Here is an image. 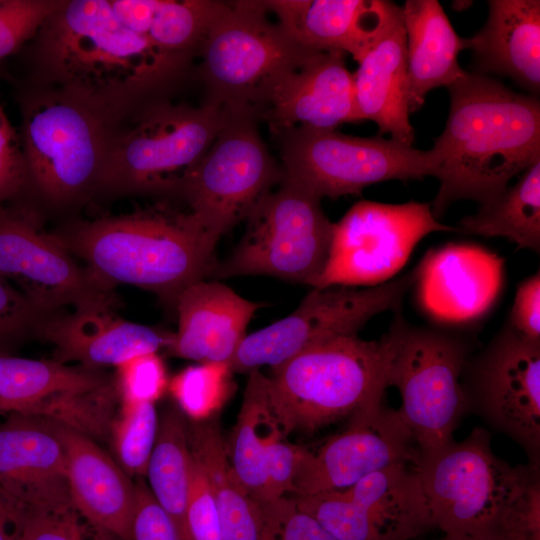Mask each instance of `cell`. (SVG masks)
<instances>
[{
	"label": "cell",
	"instance_id": "6da1fadb",
	"mask_svg": "<svg viewBox=\"0 0 540 540\" xmlns=\"http://www.w3.org/2000/svg\"><path fill=\"white\" fill-rule=\"evenodd\" d=\"M36 83L130 110L190 75L192 59L164 52L125 26L110 0H69L32 39Z\"/></svg>",
	"mask_w": 540,
	"mask_h": 540
},
{
	"label": "cell",
	"instance_id": "7a4b0ae2",
	"mask_svg": "<svg viewBox=\"0 0 540 540\" xmlns=\"http://www.w3.org/2000/svg\"><path fill=\"white\" fill-rule=\"evenodd\" d=\"M450 106L431 150L440 182L436 219L461 199L484 203L540 160V102L493 77L465 71L447 87Z\"/></svg>",
	"mask_w": 540,
	"mask_h": 540
},
{
	"label": "cell",
	"instance_id": "3957f363",
	"mask_svg": "<svg viewBox=\"0 0 540 540\" xmlns=\"http://www.w3.org/2000/svg\"><path fill=\"white\" fill-rule=\"evenodd\" d=\"M55 236L101 285L137 286L174 304L186 287L210 278L220 238L190 209L166 203L77 223Z\"/></svg>",
	"mask_w": 540,
	"mask_h": 540
},
{
	"label": "cell",
	"instance_id": "277c9868",
	"mask_svg": "<svg viewBox=\"0 0 540 540\" xmlns=\"http://www.w3.org/2000/svg\"><path fill=\"white\" fill-rule=\"evenodd\" d=\"M433 527L476 540H540L539 465L512 466L476 427L416 464Z\"/></svg>",
	"mask_w": 540,
	"mask_h": 540
},
{
	"label": "cell",
	"instance_id": "5b68a950",
	"mask_svg": "<svg viewBox=\"0 0 540 540\" xmlns=\"http://www.w3.org/2000/svg\"><path fill=\"white\" fill-rule=\"evenodd\" d=\"M388 372L385 336L367 341L357 334L316 343L272 368L268 396L283 436L380 407Z\"/></svg>",
	"mask_w": 540,
	"mask_h": 540
},
{
	"label": "cell",
	"instance_id": "8992f818",
	"mask_svg": "<svg viewBox=\"0 0 540 540\" xmlns=\"http://www.w3.org/2000/svg\"><path fill=\"white\" fill-rule=\"evenodd\" d=\"M226 107L159 97L139 104L116 123L97 188L126 193L181 194L226 119Z\"/></svg>",
	"mask_w": 540,
	"mask_h": 540
},
{
	"label": "cell",
	"instance_id": "52a82bcc",
	"mask_svg": "<svg viewBox=\"0 0 540 540\" xmlns=\"http://www.w3.org/2000/svg\"><path fill=\"white\" fill-rule=\"evenodd\" d=\"M127 111L67 88L36 83L21 100L19 135L27 184L59 204L97 188L110 135Z\"/></svg>",
	"mask_w": 540,
	"mask_h": 540
},
{
	"label": "cell",
	"instance_id": "ba28073f",
	"mask_svg": "<svg viewBox=\"0 0 540 540\" xmlns=\"http://www.w3.org/2000/svg\"><path fill=\"white\" fill-rule=\"evenodd\" d=\"M268 12L264 1H224L196 69L207 100L253 111L260 120L283 81L318 53L298 45Z\"/></svg>",
	"mask_w": 540,
	"mask_h": 540
},
{
	"label": "cell",
	"instance_id": "9c48e42d",
	"mask_svg": "<svg viewBox=\"0 0 540 540\" xmlns=\"http://www.w3.org/2000/svg\"><path fill=\"white\" fill-rule=\"evenodd\" d=\"M384 336L388 383L400 392L402 418L421 453L442 448L469 409L462 383L468 341L455 331L412 325L399 312Z\"/></svg>",
	"mask_w": 540,
	"mask_h": 540
},
{
	"label": "cell",
	"instance_id": "30bf717a",
	"mask_svg": "<svg viewBox=\"0 0 540 540\" xmlns=\"http://www.w3.org/2000/svg\"><path fill=\"white\" fill-rule=\"evenodd\" d=\"M320 201L283 177L248 215L239 244L216 262L210 277L266 275L314 287L329 258L334 226Z\"/></svg>",
	"mask_w": 540,
	"mask_h": 540
},
{
	"label": "cell",
	"instance_id": "8fae6325",
	"mask_svg": "<svg viewBox=\"0 0 540 540\" xmlns=\"http://www.w3.org/2000/svg\"><path fill=\"white\" fill-rule=\"evenodd\" d=\"M274 134L284 177L320 199L360 194L379 182L437 175L431 149H416L392 138L356 137L302 125Z\"/></svg>",
	"mask_w": 540,
	"mask_h": 540
},
{
	"label": "cell",
	"instance_id": "7c38bea8",
	"mask_svg": "<svg viewBox=\"0 0 540 540\" xmlns=\"http://www.w3.org/2000/svg\"><path fill=\"white\" fill-rule=\"evenodd\" d=\"M226 109L222 128L180 194L219 237L245 221L284 177L259 134V116Z\"/></svg>",
	"mask_w": 540,
	"mask_h": 540
},
{
	"label": "cell",
	"instance_id": "4fadbf2b",
	"mask_svg": "<svg viewBox=\"0 0 540 540\" xmlns=\"http://www.w3.org/2000/svg\"><path fill=\"white\" fill-rule=\"evenodd\" d=\"M415 280L410 272L365 288H313L291 314L246 335L228 364L232 372L275 368L316 343L357 334L374 316L398 311Z\"/></svg>",
	"mask_w": 540,
	"mask_h": 540
},
{
	"label": "cell",
	"instance_id": "5bb4252c",
	"mask_svg": "<svg viewBox=\"0 0 540 540\" xmlns=\"http://www.w3.org/2000/svg\"><path fill=\"white\" fill-rule=\"evenodd\" d=\"M455 230L440 223L428 203L359 201L334 223L329 258L313 288L386 282L422 238Z\"/></svg>",
	"mask_w": 540,
	"mask_h": 540
},
{
	"label": "cell",
	"instance_id": "9a60e30c",
	"mask_svg": "<svg viewBox=\"0 0 540 540\" xmlns=\"http://www.w3.org/2000/svg\"><path fill=\"white\" fill-rule=\"evenodd\" d=\"M293 498L338 540H412L433 527L416 464H393L347 489Z\"/></svg>",
	"mask_w": 540,
	"mask_h": 540
},
{
	"label": "cell",
	"instance_id": "2e32d148",
	"mask_svg": "<svg viewBox=\"0 0 540 540\" xmlns=\"http://www.w3.org/2000/svg\"><path fill=\"white\" fill-rule=\"evenodd\" d=\"M117 396L100 369L0 353V415L39 417L93 439L111 431Z\"/></svg>",
	"mask_w": 540,
	"mask_h": 540
},
{
	"label": "cell",
	"instance_id": "e0dca14e",
	"mask_svg": "<svg viewBox=\"0 0 540 540\" xmlns=\"http://www.w3.org/2000/svg\"><path fill=\"white\" fill-rule=\"evenodd\" d=\"M463 373L469 409L539 465L540 341L523 337L506 323L478 356L468 359Z\"/></svg>",
	"mask_w": 540,
	"mask_h": 540
},
{
	"label": "cell",
	"instance_id": "ac0fdd59",
	"mask_svg": "<svg viewBox=\"0 0 540 540\" xmlns=\"http://www.w3.org/2000/svg\"><path fill=\"white\" fill-rule=\"evenodd\" d=\"M0 277L15 283L45 316L67 305L112 309L116 304L113 289L80 267L56 236L24 208L0 206Z\"/></svg>",
	"mask_w": 540,
	"mask_h": 540
},
{
	"label": "cell",
	"instance_id": "d6986e66",
	"mask_svg": "<svg viewBox=\"0 0 540 540\" xmlns=\"http://www.w3.org/2000/svg\"><path fill=\"white\" fill-rule=\"evenodd\" d=\"M420 454L399 410L381 405L352 415L349 427L315 452L307 449L291 494L344 490L390 465L417 464Z\"/></svg>",
	"mask_w": 540,
	"mask_h": 540
},
{
	"label": "cell",
	"instance_id": "ffe728a7",
	"mask_svg": "<svg viewBox=\"0 0 540 540\" xmlns=\"http://www.w3.org/2000/svg\"><path fill=\"white\" fill-rule=\"evenodd\" d=\"M0 492L20 515L76 511L55 423L10 414L0 424Z\"/></svg>",
	"mask_w": 540,
	"mask_h": 540
},
{
	"label": "cell",
	"instance_id": "44dd1931",
	"mask_svg": "<svg viewBox=\"0 0 540 540\" xmlns=\"http://www.w3.org/2000/svg\"><path fill=\"white\" fill-rule=\"evenodd\" d=\"M66 456L72 503L92 526L118 540H132L135 480L89 436L55 423Z\"/></svg>",
	"mask_w": 540,
	"mask_h": 540
},
{
	"label": "cell",
	"instance_id": "7402d4cb",
	"mask_svg": "<svg viewBox=\"0 0 540 540\" xmlns=\"http://www.w3.org/2000/svg\"><path fill=\"white\" fill-rule=\"evenodd\" d=\"M54 346L55 360L100 369L119 366L142 354L168 348L173 334L115 316L111 309L79 308L65 315L47 316L36 327Z\"/></svg>",
	"mask_w": 540,
	"mask_h": 540
},
{
	"label": "cell",
	"instance_id": "603a6c76",
	"mask_svg": "<svg viewBox=\"0 0 540 540\" xmlns=\"http://www.w3.org/2000/svg\"><path fill=\"white\" fill-rule=\"evenodd\" d=\"M345 55L318 52L283 81L261 117L273 133L300 125L336 129L359 122L353 73L346 66Z\"/></svg>",
	"mask_w": 540,
	"mask_h": 540
},
{
	"label": "cell",
	"instance_id": "cb8c5ba5",
	"mask_svg": "<svg viewBox=\"0 0 540 540\" xmlns=\"http://www.w3.org/2000/svg\"><path fill=\"white\" fill-rule=\"evenodd\" d=\"M178 330L170 353L199 363L229 362L259 304L217 280H199L177 297Z\"/></svg>",
	"mask_w": 540,
	"mask_h": 540
},
{
	"label": "cell",
	"instance_id": "d4e9b609",
	"mask_svg": "<svg viewBox=\"0 0 540 540\" xmlns=\"http://www.w3.org/2000/svg\"><path fill=\"white\" fill-rule=\"evenodd\" d=\"M300 46L351 54L357 62L399 5L385 0L264 1Z\"/></svg>",
	"mask_w": 540,
	"mask_h": 540
},
{
	"label": "cell",
	"instance_id": "484cf974",
	"mask_svg": "<svg viewBox=\"0 0 540 540\" xmlns=\"http://www.w3.org/2000/svg\"><path fill=\"white\" fill-rule=\"evenodd\" d=\"M353 73L359 121L377 124L379 134L412 145L407 95L406 38L401 6L395 10L357 61Z\"/></svg>",
	"mask_w": 540,
	"mask_h": 540
},
{
	"label": "cell",
	"instance_id": "4316f807",
	"mask_svg": "<svg viewBox=\"0 0 540 540\" xmlns=\"http://www.w3.org/2000/svg\"><path fill=\"white\" fill-rule=\"evenodd\" d=\"M473 72L508 77L532 93L540 91V1L490 0L487 21L467 38Z\"/></svg>",
	"mask_w": 540,
	"mask_h": 540
},
{
	"label": "cell",
	"instance_id": "83f0119b",
	"mask_svg": "<svg viewBox=\"0 0 540 540\" xmlns=\"http://www.w3.org/2000/svg\"><path fill=\"white\" fill-rule=\"evenodd\" d=\"M406 38L407 95L410 113L420 109L427 94L448 87L464 70L458 56L467 49L437 0H407L401 6Z\"/></svg>",
	"mask_w": 540,
	"mask_h": 540
},
{
	"label": "cell",
	"instance_id": "f1b7e54d",
	"mask_svg": "<svg viewBox=\"0 0 540 540\" xmlns=\"http://www.w3.org/2000/svg\"><path fill=\"white\" fill-rule=\"evenodd\" d=\"M187 439L190 454L202 468L215 498L222 540H261L260 502L235 477L218 420H190Z\"/></svg>",
	"mask_w": 540,
	"mask_h": 540
},
{
	"label": "cell",
	"instance_id": "f546056e",
	"mask_svg": "<svg viewBox=\"0 0 540 540\" xmlns=\"http://www.w3.org/2000/svg\"><path fill=\"white\" fill-rule=\"evenodd\" d=\"M119 20L158 49L194 60L224 1L110 0Z\"/></svg>",
	"mask_w": 540,
	"mask_h": 540
},
{
	"label": "cell",
	"instance_id": "4dcf8cb0",
	"mask_svg": "<svg viewBox=\"0 0 540 540\" xmlns=\"http://www.w3.org/2000/svg\"><path fill=\"white\" fill-rule=\"evenodd\" d=\"M280 439L285 437L270 406L268 378L259 369L252 370L226 449L238 482L258 502L262 501L264 490L266 451Z\"/></svg>",
	"mask_w": 540,
	"mask_h": 540
},
{
	"label": "cell",
	"instance_id": "1f68e13d",
	"mask_svg": "<svg viewBox=\"0 0 540 540\" xmlns=\"http://www.w3.org/2000/svg\"><path fill=\"white\" fill-rule=\"evenodd\" d=\"M483 237H504L519 248L540 252V160L495 197L481 203L456 228Z\"/></svg>",
	"mask_w": 540,
	"mask_h": 540
},
{
	"label": "cell",
	"instance_id": "d6a6232c",
	"mask_svg": "<svg viewBox=\"0 0 540 540\" xmlns=\"http://www.w3.org/2000/svg\"><path fill=\"white\" fill-rule=\"evenodd\" d=\"M189 463L187 422L179 408L170 407L159 419L146 477L153 497L171 521L178 540H193L187 519Z\"/></svg>",
	"mask_w": 540,
	"mask_h": 540
},
{
	"label": "cell",
	"instance_id": "836d02e7",
	"mask_svg": "<svg viewBox=\"0 0 540 540\" xmlns=\"http://www.w3.org/2000/svg\"><path fill=\"white\" fill-rule=\"evenodd\" d=\"M227 362L200 363L178 373L168 389L179 409L192 421L214 417L234 390Z\"/></svg>",
	"mask_w": 540,
	"mask_h": 540
},
{
	"label": "cell",
	"instance_id": "e575fe53",
	"mask_svg": "<svg viewBox=\"0 0 540 540\" xmlns=\"http://www.w3.org/2000/svg\"><path fill=\"white\" fill-rule=\"evenodd\" d=\"M158 426L155 403L122 402L111 434L118 464L131 478L146 477Z\"/></svg>",
	"mask_w": 540,
	"mask_h": 540
},
{
	"label": "cell",
	"instance_id": "d590c367",
	"mask_svg": "<svg viewBox=\"0 0 540 540\" xmlns=\"http://www.w3.org/2000/svg\"><path fill=\"white\" fill-rule=\"evenodd\" d=\"M59 0H0V61L20 49L62 4Z\"/></svg>",
	"mask_w": 540,
	"mask_h": 540
},
{
	"label": "cell",
	"instance_id": "8d00e7d4",
	"mask_svg": "<svg viewBox=\"0 0 540 540\" xmlns=\"http://www.w3.org/2000/svg\"><path fill=\"white\" fill-rule=\"evenodd\" d=\"M261 540H338L311 515L302 511L292 496L260 502Z\"/></svg>",
	"mask_w": 540,
	"mask_h": 540
},
{
	"label": "cell",
	"instance_id": "74e56055",
	"mask_svg": "<svg viewBox=\"0 0 540 540\" xmlns=\"http://www.w3.org/2000/svg\"><path fill=\"white\" fill-rule=\"evenodd\" d=\"M122 402H153L168 387L166 369L157 353L135 356L117 366L115 384Z\"/></svg>",
	"mask_w": 540,
	"mask_h": 540
},
{
	"label": "cell",
	"instance_id": "f35d334b",
	"mask_svg": "<svg viewBox=\"0 0 540 540\" xmlns=\"http://www.w3.org/2000/svg\"><path fill=\"white\" fill-rule=\"evenodd\" d=\"M187 519L193 540H222L215 498L202 468L191 454Z\"/></svg>",
	"mask_w": 540,
	"mask_h": 540
},
{
	"label": "cell",
	"instance_id": "ab89813d",
	"mask_svg": "<svg viewBox=\"0 0 540 540\" xmlns=\"http://www.w3.org/2000/svg\"><path fill=\"white\" fill-rule=\"evenodd\" d=\"M77 511L65 514L24 513L16 523V540H89ZM94 540H118L102 532Z\"/></svg>",
	"mask_w": 540,
	"mask_h": 540
},
{
	"label": "cell",
	"instance_id": "60d3db41",
	"mask_svg": "<svg viewBox=\"0 0 540 540\" xmlns=\"http://www.w3.org/2000/svg\"><path fill=\"white\" fill-rule=\"evenodd\" d=\"M307 449L280 439L267 449L264 462L265 483L261 502L291 494L294 480Z\"/></svg>",
	"mask_w": 540,
	"mask_h": 540
},
{
	"label": "cell",
	"instance_id": "b9f144b4",
	"mask_svg": "<svg viewBox=\"0 0 540 540\" xmlns=\"http://www.w3.org/2000/svg\"><path fill=\"white\" fill-rule=\"evenodd\" d=\"M27 185L20 135L0 106V201L19 194Z\"/></svg>",
	"mask_w": 540,
	"mask_h": 540
},
{
	"label": "cell",
	"instance_id": "7bdbcfd3",
	"mask_svg": "<svg viewBox=\"0 0 540 540\" xmlns=\"http://www.w3.org/2000/svg\"><path fill=\"white\" fill-rule=\"evenodd\" d=\"M45 317L17 288L0 277V342L20 337Z\"/></svg>",
	"mask_w": 540,
	"mask_h": 540
},
{
	"label": "cell",
	"instance_id": "ee69618b",
	"mask_svg": "<svg viewBox=\"0 0 540 540\" xmlns=\"http://www.w3.org/2000/svg\"><path fill=\"white\" fill-rule=\"evenodd\" d=\"M136 507L132 540H178L175 529L144 478L135 479Z\"/></svg>",
	"mask_w": 540,
	"mask_h": 540
},
{
	"label": "cell",
	"instance_id": "f6af8a7d",
	"mask_svg": "<svg viewBox=\"0 0 540 540\" xmlns=\"http://www.w3.org/2000/svg\"><path fill=\"white\" fill-rule=\"evenodd\" d=\"M507 324L523 337L540 341L539 271L519 284Z\"/></svg>",
	"mask_w": 540,
	"mask_h": 540
},
{
	"label": "cell",
	"instance_id": "bcb514c9",
	"mask_svg": "<svg viewBox=\"0 0 540 540\" xmlns=\"http://www.w3.org/2000/svg\"><path fill=\"white\" fill-rule=\"evenodd\" d=\"M19 511L0 492V540H16V521Z\"/></svg>",
	"mask_w": 540,
	"mask_h": 540
},
{
	"label": "cell",
	"instance_id": "7dc6e473",
	"mask_svg": "<svg viewBox=\"0 0 540 540\" xmlns=\"http://www.w3.org/2000/svg\"><path fill=\"white\" fill-rule=\"evenodd\" d=\"M473 4L472 1L456 0L452 3V8L457 11H464Z\"/></svg>",
	"mask_w": 540,
	"mask_h": 540
},
{
	"label": "cell",
	"instance_id": "c3c4849f",
	"mask_svg": "<svg viewBox=\"0 0 540 540\" xmlns=\"http://www.w3.org/2000/svg\"><path fill=\"white\" fill-rule=\"evenodd\" d=\"M437 540H476V539L468 537V536H463V535L444 534L443 537Z\"/></svg>",
	"mask_w": 540,
	"mask_h": 540
}]
</instances>
